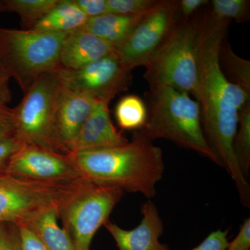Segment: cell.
I'll list each match as a JSON object with an SVG mask.
<instances>
[{
    "mask_svg": "<svg viewBox=\"0 0 250 250\" xmlns=\"http://www.w3.org/2000/svg\"><path fill=\"white\" fill-rule=\"evenodd\" d=\"M230 21L202 15L198 49V95L206 138L231 176L242 205L250 207L249 182L242 173L233 149L240 111L250 101V94L228 80L219 63V50Z\"/></svg>",
    "mask_w": 250,
    "mask_h": 250,
    "instance_id": "6da1fadb",
    "label": "cell"
},
{
    "mask_svg": "<svg viewBox=\"0 0 250 250\" xmlns=\"http://www.w3.org/2000/svg\"><path fill=\"white\" fill-rule=\"evenodd\" d=\"M69 154L85 180L139 192L149 200L165 172L161 148L139 131L122 146Z\"/></svg>",
    "mask_w": 250,
    "mask_h": 250,
    "instance_id": "7a4b0ae2",
    "label": "cell"
},
{
    "mask_svg": "<svg viewBox=\"0 0 250 250\" xmlns=\"http://www.w3.org/2000/svg\"><path fill=\"white\" fill-rule=\"evenodd\" d=\"M149 98L147 121L137 131L152 141L168 140L223 167L204 133L197 100H192L189 94L166 86L150 88Z\"/></svg>",
    "mask_w": 250,
    "mask_h": 250,
    "instance_id": "3957f363",
    "label": "cell"
},
{
    "mask_svg": "<svg viewBox=\"0 0 250 250\" xmlns=\"http://www.w3.org/2000/svg\"><path fill=\"white\" fill-rule=\"evenodd\" d=\"M67 34L0 27V65L6 76L25 93L41 75L59 68Z\"/></svg>",
    "mask_w": 250,
    "mask_h": 250,
    "instance_id": "277c9868",
    "label": "cell"
},
{
    "mask_svg": "<svg viewBox=\"0 0 250 250\" xmlns=\"http://www.w3.org/2000/svg\"><path fill=\"white\" fill-rule=\"evenodd\" d=\"M202 16L179 20L164 45L147 65L144 77L149 88L170 87L198 95V49Z\"/></svg>",
    "mask_w": 250,
    "mask_h": 250,
    "instance_id": "5b68a950",
    "label": "cell"
},
{
    "mask_svg": "<svg viewBox=\"0 0 250 250\" xmlns=\"http://www.w3.org/2000/svg\"><path fill=\"white\" fill-rule=\"evenodd\" d=\"M57 70L41 75L24 93L21 103L13 108L15 137L24 145L65 154L59 143L56 126L63 87Z\"/></svg>",
    "mask_w": 250,
    "mask_h": 250,
    "instance_id": "8992f818",
    "label": "cell"
},
{
    "mask_svg": "<svg viewBox=\"0 0 250 250\" xmlns=\"http://www.w3.org/2000/svg\"><path fill=\"white\" fill-rule=\"evenodd\" d=\"M124 191L83 179L80 187L61 207L59 217L71 237L75 250H89L99 229L108 217Z\"/></svg>",
    "mask_w": 250,
    "mask_h": 250,
    "instance_id": "52a82bcc",
    "label": "cell"
},
{
    "mask_svg": "<svg viewBox=\"0 0 250 250\" xmlns=\"http://www.w3.org/2000/svg\"><path fill=\"white\" fill-rule=\"evenodd\" d=\"M83 180L49 184L0 175V224H17L39 210L61 208Z\"/></svg>",
    "mask_w": 250,
    "mask_h": 250,
    "instance_id": "ba28073f",
    "label": "cell"
},
{
    "mask_svg": "<svg viewBox=\"0 0 250 250\" xmlns=\"http://www.w3.org/2000/svg\"><path fill=\"white\" fill-rule=\"evenodd\" d=\"M179 4L177 0H159L116 47L117 54L128 68L146 67L164 45L180 20Z\"/></svg>",
    "mask_w": 250,
    "mask_h": 250,
    "instance_id": "9c48e42d",
    "label": "cell"
},
{
    "mask_svg": "<svg viewBox=\"0 0 250 250\" xmlns=\"http://www.w3.org/2000/svg\"><path fill=\"white\" fill-rule=\"evenodd\" d=\"M57 71L67 88L110 103L118 93L127 90L132 70L123 63L116 51L80 69L59 67Z\"/></svg>",
    "mask_w": 250,
    "mask_h": 250,
    "instance_id": "30bf717a",
    "label": "cell"
},
{
    "mask_svg": "<svg viewBox=\"0 0 250 250\" xmlns=\"http://www.w3.org/2000/svg\"><path fill=\"white\" fill-rule=\"evenodd\" d=\"M4 174L49 184L72 183L83 179L70 154L29 145H23L11 156Z\"/></svg>",
    "mask_w": 250,
    "mask_h": 250,
    "instance_id": "8fae6325",
    "label": "cell"
},
{
    "mask_svg": "<svg viewBox=\"0 0 250 250\" xmlns=\"http://www.w3.org/2000/svg\"><path fill=\"white\" fill-rule=\"evenodd\" d=\"M143 218L136 228L126 230L115 223L104 225L113 237L118 250H170L159 238L164 232V225L159 210L150 200L141 206Z\"/></svg>",
    "mask_w": 250,
    "mask_h": 250,
    "instance_id": "7c38bea8",
    "label": "cell"
},
{
    "mask_svg": "<svg viewBox=\"0 0 250 250\" xmlns=\"http://www.w3.org/2000/svg\"><path fill=\"white\" fill-rule=\"evenodd\" d=\"M108 104L109 102L106 100H95L93 109L82 125L70 153L116 147L129 141L113 125Z\"/></svg>",
    "mask_w": 250,
    "mask_h": 250,
    "instance_id": "4fadbf2b",
    "label": "cell"
},
{
    "mask_svg": "<svg viewBox=\"0 0 250 250\" xmlns=\"http://www.w3.org/2000/svg\"><path fill=\"white\" fill-rule=\"evenodd\" d=\"M95 100L87 94L70 89L63 85L57 108L56 126L59 143L65 154L70 152Z\"/></svg>",
    "mask_w": 250,
    "mask_h": 250,
    "instance_id": "5bb4252c",
    "label": "cell"
},
{
    "mask_svg": "<svg viewBox=\"0 0 250 250\" xmlns=\"http://www.w3.org/2000/svg\"><path fill=\"white\" fill-rule=\"evenodd\" d=\"M116 51L114 46L82 28L65 36L59 56V67L77 70Z\"/></svg>",
    "mask_w": 250,
    "mask_h": 250,
    "instance_id": "9a60e30c",
    "label": "cell"
},
{
    "mask_svg": "<svg viewBox=\"0 0 250 250\" xmlns=\"http://www.w3.org/2000/svg\"><path fill=\"white\" fill-rule=\"evenodd\" d=\"M59 210V207L39 210L18 223L30 230L47 250H75L70 234L57 223Z\"/></svg>",
    "mask_w": 250,
    "mask_h": 250,
    "instance_id": "2e32d148",
    "label": "cell"
},
{
    "mask_svg": "<svg viewBox=\"0 0 250 250\" xmlns=\"http://www.w3.org/2000/svg\"><path fill=\"white\" fill-rule=\"evenodd\" d=\"M146 13L135 16L107 13L98 17L88 18L83 28L116 48L127 37Z\"/></svg>",
    "mask_w": 250,
    "mask_h": 250,
    "instance_id": "e0dca14e",
    "label": "cell"
},
{
    "mask_svg": "<svg viewBox=\"0 0 250 250\" xmlns=\"http://www.w3.org/2000/svg\"><path fill=\"white\" fill-rule=\"evenodd\" d=\"M88 20L74 0H60L31 29L67 34L82 29Z\"/></svg>",
    "mask_w": 250,
    "mask_h": 250,
    "instance_id": "ac0fdd59",
    "label": "cell"
},
{
    "mask_svg": "<svg viewBox=\"0 0 250 250\" xmlns=\"http://www.w3.org/2000/svg\"><path fill=\"white\" fill-rule=\"evenodd\" d=\"M219 63L224 75L231 83L250 94V62L234 53L224 39L219 50Z\"/></svg>",
    "mask_w": 250,
    "mask_h": 250,
    "instance_id": "d6986e66",
    "label": "cell"
},
{
    "mask_svg": "<svg viewBox=\"0 0 250 250\" xmlns=\"http://www.w3.org/2000/svg\"><path fill=\"white\" fill-rule=\"evenodd\" d=\"M115 116L121 129L137 131L147 121V107L137 95H126L117 104Z\"/></svg>",
    "mask_w": 250,
    "mask_h": 250,
    "instance_id": "ffe728a7",
    "label": "cell"
},
{
    "mask_svg": "<svg viewBox=\"0 0 250 250\" xmlns=\"http://www.w3.org/2000/svg\"><path fill=\"white\" fill-rule=\"evenodd\" d=\"M233 149L242 173L248 181L250 169V102L245 104L239 113L238 129Z\"/></svg>",
    "mask_w": 250,
    "mask_h": 250,
    "instance_id": "44dd1931",
    "label": "cell"
},
{
    "mask_svg": "<svg viewBox=\"0 0 250 250\" xmlns=\"http://www.w3.org/2000/svg\"><path fill=\"white\" fill-rule=\"evenodd\" d=\"M60 0H4L5 11H14L21 17L22 26L32 29Z\"/></svg>",
    "mask_w": 250,
    "mask_h": 250,
    "instance_id": "7402d4cb",
    "label": "cell"
},
{
    "mask_svg": "<svg viewBox=\"0 0 250 250\" xmlns=\"http://www.w3.org/2000/svg\"><path fill=\"white\" fill-rule=\"evenodd\" d=\"M210 2V12L215 17L230 21L233 19L237 22H244L249 19L250 1L213 0Z\"/></svg>",
    "mask_w": 250,
    "mask_h": 250,
    "instance_id": "603a6c76",
    "label": "cell"
},
{
    "mask_svg": "<svg viewBox=\"0 0 250 250\" xmlns=\"http://www.w3.org/2000/svg\"><path fill=\"white\" fill-rule=\"evenodd\" d=\"M158 0H106L108 13L135 16L149 11Z\"/></svg>",
    "mask_w": 250,
    "mask_h": 250,
    "instance_id": "cb8c5ba5",
    "label": "cell"
},
{
    "mask_svg": "<svg viewBox=\"0 0 250 250\" xmlns=\"http://www.w3.org/2000/svg\"><path fill=\"white\" fill-rule=\"evenodd\" d=\"M228 235L227 230L212 231L198 246L190 250H226L229 244Z\"/></svg>",
    "mask_w": 250,
    "mask_h": 250,
    "instance_id": "d4e9b609",
    "label": "cell"
},
{
    "mask_svg": "<svg viewBox=\"0 0 250 250\" xmlns=\"http://www.w3.org/2000/svg\"><path fill=\"white\" fill-rule=\"evenodd\" d=\"M14 137V110L2 104H0V141Z\"/></svg>",
    "mask_w": 250,
    "mask_h": 250,
    "instance_id": "484cf974",
    "label": "cell"
},
{
    "mask_svg": "<svg viewBox=\"0 0 250 250\" xmlns=\"http://www.w3.org/2000/svg\"><path fill=\"white\" fill-rule=\"evenodd\" d=\"M74 1L88 18L98 17L108 13L106 0H74Z\"/></svg>",
    "mask_w": 250,
    "mask_h": 250,
    "instance_id": "4316f807",
    "label": "cell"
},
{
    "mask_svg": "<svg viewBox=\"0 0 250 250\" xmlns=\"http://www.w3.org/2000/svg\"><path fill=\"white\" fill-rule=\"evenodd\" d=\"M0 224V250H22L17 225L9 231Z\"/></svg>",
    "mask_w": 250,
    "mask_h": 250,
    "instance_id": "83f0119b",
    "label": "cell"
},
{
    "mask_svg": "<svg viewBox=\"0 0 250 250\" xmlns=\"http://www.w3.org/2000/svg\"><path fill=\"white\" fill-rule=\"evenodd\" d=\"M16 138L0 141V175L4 174L5 167L10 158L23 146Z\"/></svg>",
    "mask_w": 250,
    "mask_h": 250,
    "instance_id": "f1b7e54d",
    "label": "cell"
},
{
    "mask_svg": "<svg viewBox=\"0 0 250 250\" xmlns=\"http://www.w3.org/2000/svg\"><path fill=\"white\" fill-rule=\"evenodd\" d=\"M226 250H250V218L245 219L238 234Z\"/></svg>",
    "mask_w": 250,
    "mask_h": 250,
    "instance_id": "f546056e",
    "label": "cell"
},
{
    "mask_svg": "<svg viewBox=\"0 0 250 250\" xmlns=\"http://www.w3.org/2000/svg\"><path fill=\"white\" fill-rule=\"evenodd\" d=\"M19 231L22 250H47L40 240L22 224H16Z\"/></svg>",
    "mask_w": 250,
    "mask_h": 250,
    "instance_id": "4dcf8cb0",
    "label": "cell"
},
{
    "mask_svg": "<svg viewBox=\"0 0 250 250\" xmlns=\"http://www.w3.org/2000/svg\"><path fill=\"white\" fill-rule=\"evenodd\" d=\"M208 3L207 0H180L178 9L179 18L184 21L190 19L197 10Z\"/></svg>",
    "mask_w": 250,
    "mask_h": 250,
    "instance_id": "1f68e13d",
    "label": "cell"
},
{
    "mask_svg": "<svg viewBox=\"0 0 250 250\" xmlns=\"http://www.w3.org/2000/svg\"><path fill=\"white\" fill-rule=\"evenodd\" d=\"M11 99L9 80L0 81V104H6Z\"/></svg>",
    "mask_w": 250,
    "mask_h": 250,
    "instance_id": "d6a6232c",
    "label": "cell"
},
{
    "mask_svg": "<svg viewBox=\"0 0 250 250\" xmlns=\"http://www.w3.org/2000/svg\"><path fill=\"white\" fill-rule=\"evenodd\" d=\"M3 80H9V78L6 76L4 70H3L2 67L0 65V81Z\"/></svg>",
    "mask_w": 250,
    "mask_h": 250,
    "instance_id": "836d02e7",
    "label": "cell"
},
{
    "mask_svg": "<svg viewBox=\"0 0 250 250\" xmlns=\"http://www.w3.org/2000/svg\"><path fill=\"white\" fill-rule=\"evenodd\" d=\"M5 8L4 5V0H0V12H4Z\"/></svg>",
    "mask_w": 250,
    "mask_h": 250,
    "instance_id": "e575fe53",
    "label": "cell"
}]
</instances>
